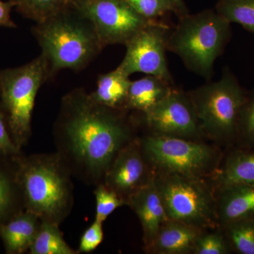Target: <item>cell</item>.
<instances>
[{
  "label": "cell",
  "instance_id": "cell-1",
  "mask_svg": "<svg viewBox=\"0 0 254 254\" xmlns=\"http://www.w3.org/2000/svg\"><path fill=\"white\" fill-rule=\"evenodd\" d=\"M119 110L98 104L85 91L64 97L55 145L72 176L90 185L103 183L119 152L134 139Z\"/></svg>",
  "mask_w": 254,
  "mask_h": 254
},
{
  "label": "cell",
  "instance_id": "cell-2",
  "mask_svg": "<svg viewBox=\"0 0 254 254\" xmlns=\"http://www.w3.org/2000/svg\"><path fill=\"white\" fill-rule=\"evenodd\" d=\"M18 180L25 210L41 221L60 225L73 205L72 176L58 153L20 155Z\"/></svg>",
  "mask_w": 254,
  "mask_h": 254
},
{
  "label": "cell",
  "instance_id": "cell-3",
  "mask_svg": "<svg viewBox=\"0 0 254 254\" xmlns=\"http://www.w3.org/2000/svg\"><path fill=\"white\" fill-rule=\"evenodd\" d=\"M232 35L231 23L216 10L186 14L173 31H169L167 50L178 55L190 71L208 80Z\"/></svg>",
  "mask_w": 254,
  "mask_h": 254
},
{
  "label": "cell",
  "instance_id": "cell-4",
  "mask_svg": "<svg viewBox=\"0 0 254 254\" xmlns=\"http://www.w3.org/2000/svg\"><path fill=\"white\" fill-rule=\"evenodd\" d=\"M247 93L227 68L218 81L189 92L205 136L220 146L236 144L237 124Z\"/></svg>",
  "mask_w": 254,
  "mask_h": 254
},
{
  "label": "cell",
  "instance_id": "cell-5",
  "mask_svg": "<svg viewBox=\"0 0 254 254\" xmlns=\"http://www.w3.org/2000/svg\"><path fill=\"white\" fill-rule=\"evenodd\" d=\"M67 9L35 28L43 55L54 71L83 67L103 47L91 22L79 14V18L73 16Z\"/></svg>",
  "mask_w": 254,
  "mask_h": 254
},
{
  "label": "cell",
  "instance_id": "cell-6",
  "mask_svg": "<svg viewBox=\"0 0 254 254\" xmlns=\"http://www.w3.org/2000/svg\"><path fill=\"white\" fill-rule=\"evenodd\" d=\"M48 70L49 63L43 54L23 66L0 70V113L20 150L31 138L35 100Z\"/></svg>",
  "mask_w": 254,
  "mask_h": 254
},
{
  "label": "cell",
  "instance_id": "cell-7",
  "mask_svg": "<svg viewBox=\"0 0 254 254\" xmlns=\"http://www.w3.org/2000/svg\"><path fill=\"white\" fill-rule=\"evenodd\" d=\"M155 181L170 220L202 230L219 227L215 190L210 179L154 173Z\"/></svg>",
  "mask_w": 254,
  "mask_h": 254
},
{
  "label": "cell",
  "instance_id": "cell-8",
  "mask_svg": "<svg viewBox=\"0 0 254 254\" xmlns=\"http://www.w3.org/2000/svg\"><path fill=\"white\" fill-rule=\"evenodd\" d=\"M139 140L145 158L154 173L210 179L223 158L220 145L203 141L151 133Z\"/></svg>",
  "mask_w": 254,
  "mask_h": 254
},
{
  "label": "cell",
  "instance_id": "cell-9",
  "mask_svg": "<svg viewBox=\"0 0 254 254\" xmlns=\"http://www.w3.org/2000/svg\"><path fill=\"white\" fill-rule=\"evenodd\" d=\"M71 6L91 22L102 46L126 44L147 25L127 0H74Z\"/></svg>",
  "mask_w": 254,
  "mask_h": 254
},
{
  "label": "cell",
  "instance_id": "cell-10",
  "mask_svg": "<svg viewBox=\"0 0 254 254\" xmlns=\"http://www.w3.org/2000/svg\"><path fill=\"white\" fill-rule=\"evenodd\" d=\"M168 26L153 21L132 37L125 46L126 55L120 68L127 76L141 72L172 82L165 51Z\"/></svg>",
  "mask_w": 254,
  "mask_h": 254
},
{
  "label": "cell",
  "instance_id": "cell-11",
  "mask_svg": "<svg viewBox=\"0 0 254 254\" xmlns=\"http://www.w3.org/2000/svg\"><path fill=\"white\" fill-rule=\"evenodd\" d=\"M144 116L151 134L195 141L206 137L188 93L173 89Z\"/></svg>",
  "mask_w": 254,
  "mask_h": 254
},
{
  "label": "cell",
  "instance_id": "cell-12",
  "mask_svg": "<svg viewBox=\"0 0 254 254\" xmlns=\"http://www.w3.org/2000/svg\"><path fill=\"white\" fill-rule=\"evenodd\" d=\"M154 172L145 159L141 142L134 138L119 152L105 173L103 183L127 203L150 182Z\"/></svg>",
  "mask_w": 254,
  "mask_h": 254
},
{
  "label": "cell",
  "instance_id": "cell-13",
  "mask_svg": "<svg viewBox=\"0 0 254 254\" xmlns=\"http://www.w3.org/2000/svg\"><path fill=\"white\" fill-rule=\"evenodd\" d=\"M136 214L143 229L144 248L149 247L168 218L160 192L153 178L141 190L131 195L127 201Z\"/></svg>",
  "mask_w": 254,
  "mask_h": 254
},
{
  "label": "cell",
  "instance_id": "cell-14",
  "mask_svg": "<svg viewBox=\"0 0 254 254\" xmlns=\"http://www.w3.org/2000/svg\"><path fill=\"white\" fill-rule=\"evenodd\" d=\"M219 227L254 218V185H232L215 190Z\"/></svg>",
  "mask_w": 254,
  "mask_h": 254
},
{
  "label": "cell",
  "instance_id": "cell-15",
  "mask_svg": "<svg viewBox=\"0 0 254 254\" xmlns=\"http://www.w3.org/2000/svg\"><path fill=\"white\" fill-rule=\"evenodd\" d=\"M203 230L182 222L169 220L159 230L146 253L193 254L195 242Z\"/></svg>",
  "mask_w": 254,
  "mask_h": 254
},
{
  "label": "cell",
  "instance_id": "cell-16",
  "mask_svg": "<svg viewBox=\"0 0 254 254\" xmlns=\"http://www.w3.org/2000/svg\"><path fill=\"white\" fill-rule=\"evenodd\" d=\"M19 155H0V225L25 210L18 180L17 159Z\"/></svg>",
  "mask_w": 254,
  "mask_h": 254
},
{
  "label": "cell",
  "instance_id": "cell-17",
  "mask_svg": "<svg viewBox=\"0 0 254 254\" xmlns=\"http://www.w3.org/2000/svg\"><path fill=\"white\" fill-rule=\"evenodd\" d=\"M210 180L215 190L232 185L254 186V151L240 148L232 150L222 158Z\"/></svg>",
  "mask_w": 254,
  "mask_h": 254
},
{
  "label": "cell",
  "instance_id": "cell-18",
  "mask_svg": "<svg viewBox=\"0 0 254 254\" xmlns=\"http://www.w3.org/2000/svg\"><path fill=\"white\" fill-rule=\"evenodd\" d=\"M41 224L36 215L24 210L0 225V238L6 254H22L29 250Z\"/></svg>",
  "mask_w": 254,
  "mask_h": 254
},
{
  "label": "cell",
  "instance_id": "cell-19",
  "mask_svg": "<svg viewBox=\"0 0 254 254\" xmlns=\"http://www.w3.org/2000/svg\"><path fill=\"white\" fill-rule=\"evenodd\" d=\"M170 83L153 75L131 81L125 109L138 110L144 115L173 91Z\"/></svg>",
  "mask_w": 254,
  "mask_h": 254
},
{
  "label": "cell",
  "instance_id": "cell-20",
  "mask_svg": "<svg viewBox=\"0 0 254 254\" xmlns=\"http://www.w3.org/2000/svg\"><path fill=\"white\" fill-rule=\"evenodd\" d=\"M131 81L129 76L118 67L100 76L96 90L91 96L98 104L113 109H123Z\"/></svg>",
  "mask_w": 254,
  "mask_h": 254
},
{
  "label": "cell",
  "instance_id": "cell-21",
  "mask_svg": "<svg viewBox=\"0 0 254 254\" xmlns=\"http://www.w3.org/2000/svg\"><path fill=\"white\" fill-rule=\"evenodd\" d=\"M60 225L53 222L41 221L34 240L30 247L31 254H78L65 242Z\"/></svg>",
  "mask_w": 254,
  "mask_h": 254
},
{
  "label": "cell",
  "instance_id": "cell-22",
  "mask_svg": "<svg viewBox=\"0 0 254 254\" xmlns=\"http://www.w3.org/2000/svg\"><path fill=\"white\" fill-rule=\"evenodd\" d=\"M220 228L232 250L241 254H254V218L230 222Z\"/></svg>",
  "mask_w": 254,
  "mask_h": 254
},
{
  "label": "cell",
  "instance_id": "cell-23",
  "mask_svg": "<svg viewBox=\"0 0 254 254\" xmlns=\"http://www.w3.org/2000/svg\"><path fill=\"white\" fill-rule=\"evenodd\" d=\"M215 10L229 22L254 33V0H219Z\"/></svg>",
  "mask_w": 254,
  "mask_h": 254
},
{
  "label": "cell",
  "instance_id": "cell-24",
  "mask_svg": "<svg viewBox=\"0 0 254 254\" xmlns=\"http://www.w3.org/2000/svg\"><path fill=\"white\" fill-rule=\"evenodd\" d=\"M71 4V0H17L15 7L20 14L38 23L59 14Z\"/></svg>",
  "mask_w": 254,
  "mask_h": 254
},
{
  "label": "cell",
  "instance_id": "cell-25",
  "mask_svg": "<svg viewBox=\"0 0 254 254\" xmlns=\"http://www.w3.org/2000/svg\"><path fill=\"white\" fill-rule=\"evenodd\" d=\"M236 144L243 149L254 148V88L248 92L237 124Z\"/></svg>",
  "mask_w": 254,
  "mask_h": 254
},
{
  "label": "cell",
  "instance_id": "cell-26",
  "mask_svg": "<svg viewBox=\"0 0 254 254\" xmlns=\"http://www.w3.org/2000/svg\"><path fill=\"white\" fill-rule=\"evenodd\" d=\"M94 194L96 202L95 220L101 223H103L117 208L127 205L126 200L103 183L97 185Z\"/></svg>",
  "mask_w": 254,
  "mask_h": 254
},
{
  "label": "cell",
  "instance_id": "cell-27",
  "mask_svg": "<svg viewBox=\"0 0 254 254\" xmlns=\"http://www.w3.org/2000/svg\"><path fill=\"white\" fill-rule=\"evenodd\" d=\"M231 247L221 229L203 230L195 242L193 254H228Z\"/></svg>",
  "mask_w": 254,
  "mask_h": 254
},
{
  "label": "cell",
  "instance_id": "cell-28",
  "mask_svg": "<svg viewBox=\"0 0 254 254\" xmlns=\"http://www.w3.org/2000/svg\"><path fill=\"white\" fill-rule=\"evenodd\" d=\"M138 14L150 20L174 11L181 15L175 0H127Z\"/></svg>",
  "mask_w": 254,
  "mask_h": 254
},
{
  "label": "cell",
  "instance_id": "cell-29",
  "mask_svg": "<svg viewBox=\"0 0 254 254\" xmlns=\"http://www.w3.org/2000/svg\"><path fill=\"white\" fill-rule=\"evenodd\" d=\"M103 223L95 221L81 237L78 253H90L98 248L103 240Z\"/></svg>",
  "mask_w": 254,
  "mask_h": 254
},
{
  "label": "cell",
  "instance_id": "cell-30",
  "mask_svg": "<svg viewBox=\"0 0 254 254\" xmlns=\"http://www.w3.org/2000/svg\"><path fill=\"white\" fill-rule=\"evenodd\" d=\"M21 154V150L13 141L4 118L0 113V155L14 157Z\"/></svg>",
  "mask_w": 254,
  "mask_h": 254
},
{
  "label": "cell",
  "instance_id": "cell-31",
  "mask_svg": "<svg viewBox=\"0 0 254 254\" xmlns=\"http://www.w3.org/2000/svg\"><path fill=\"white\" fill-rule=\"evenodd\" d=\"M16 4L12 0L3 1L0 0V26L6 28H16V23L11 17V9L15 7Z\"/></svg>",
  "mask_w": 254,
  "mask_h": 254
},
{
  "label": "cell",
  "instance_id": "cell-32",
  "mask_svg": "<svg viewBox=\"0 0 254 254\" xmlns=\"http://www.w3.org/2000/svg\"><path fill=\"white\" fill-rule=\"evenodd\" d=\"M175 2L178 6L179 9H180V12H181V16L187 14V9L185 7V4H184L182 0H175Z\"/></svg>",
  "mask_w": 254,
  "mask_h": 254
},
{
  "label": "cell",
  "instance_id": "cell-33",
  "mask_svg": "<svg viewBox=\"0 0 254 254\" xmlns=\"http://www.w3.org/2000/svg\"><path fill=\"white\" fill-rule=\"evenodd\" d=\"M12 1H14L15 2V4H16V1H17V0H12Z\"/></svg>",
  "mask_w": 254,
  "mask_h": 254
},
{
  "label": "cell",
  "instance_id": "cell-34",
  "mask_svg": "<svg viewBox=\"0 0 254 254\" xmlns=\"http://www.w3.org/2000/svg\"><path fill=\"white\" fill-rule=\"evenodd\" d=\"M74 1V0H71V1Z\"/></svg>",
  "mask_w": 254,
  "mask_h": 254
}]
</instances>
